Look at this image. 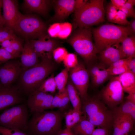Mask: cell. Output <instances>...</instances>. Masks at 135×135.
I'll list each match as a JSON object with an SVG mask.
<instances>
[{
  "instance_id": "cell-58",
  "label": "cell",
  "mask_w": 135,
  "mask_h": 135,
  "mask_svg": "<svg viewBox=\"0 0 135 135\" xmlns=\"http://www.w3.org/2000/svg\"><path fill=\"white\" fill-rule=\"evenodd\" d=\"M1 135H2L1 134Z\"/></svg>"
},
{
  "instance_id": "cell-40",
  "label": "cell",
  "mask_w": 135,
  "mask_h": 135,
  "mask_svg": "<svg viewBox=\"0 0 135 135\" xmlns=\"http://www.w3.org/2000/svg\"><path fill=\"white\" fill-rule=\"evenodd\" d=\"M108 69L112 76L114 75H120L128 72V69L126 65L113 68L110 69Z\"/></svg>"
},
{
  "instance_id": "cell-6",
  "label": "cell",
  "mask_w": 135,
  "mask_h": 135,
  "mask_svg": "<svg viewBox=\"0 0 135 135\" xmlns=\"http://www.w3.org/2000/svg\"><path fill=\"white\" fill-rule=\"evenodd\" d=\"M104 0H90L74 11V17L72 26L77 28H90V27L103 22L105 11Z\"/></svg>"
},
{
  "instance_id": "cell-5",
  "label": "cell",
  "mask_w": 135,
  "mask_h": 135,
  "mask_svg": "<svg viewBox=\"0 0 135 135\" xmlns=\"http://www.w3.org/2000/svg\"><path fill=\"white\" fill-rule=\"evenodd\" d=\"M65 41L71 46L86 62L90 63L96 58L98 52L93 42L90 28H74Z\"/></svg>"
},
{
  "instance_id": "cell-27",
  "label": "cell",
  "mask_w": 135,
  "mask_h": 135,
  "mask_svg": "<svg viewBox=\"0 0 135 135\" xmlns=\"http://www.w3.org/2000/svg\"><path fill=\"white\" fill-rule=\"evenodd\" d=\"M82 111H77L71 108L64 113L66 128H70L78 122L83 117Z\"/></svg>"
},
{
  "instance_id": "cell-55",
  "label": "cell",
  "mask_w": 135,
  "mask_h": 135,
  "mask_svg": "<svg viewBox=\"0 0 135 135\" xmlns=\"http://www.w3.org/2000/svg\"><path fill=\"white\" fill-rule=\"evenodd\" d=\"M2 6V0H0V27L5 26L2 15L1 12Z\"/></svg>"
},
{
  "instance_id": "cell-45",
  "label": "cell",
  "mask_w": 135,
  "mask_h": 135,
  "mask_svg": "<svg viewBox=\"0 0 135 135\" xmlns=\"http://www.w3.org/2000/svg\"><path fill=\"white\" fill-rule=\"evenodd\" d=\"M135 4V0H127L123 6L130 10L132 12L135 13V12L134 8V6Z\"/></svg>"
},
{
  "instance_id": "cell-28",
  "label": "cell",
  "mask_w": 135,
  "mask_h": 135,
  "mask_svg": "<svg viewBox=\"0 0 135 135\" xmlns=\"http://www.w3.org/2000/svg\"><path fill=\"white\" fill-rule=\"evenodd\" d=\"M68 71L65 68L54 77L56 88L58 90V94L62 92L65 88L68 81Z\"/></svg>"
},
{
  "instance_id": "cell-26",
  "label": "cell",
  "mask_w": 135,
  "mask_h": 135,
  "mask_svg": "<svg viewBox=\"0 0 135 135\" xmlns=\"http://www.w3.org/2000/svg\"><path fill=\"white\" fill-rule=\"evenodd\" d=\"M121 43V48L126 58H135V36H128L125 38Z\"/></svg>"
},
{
  "instance_id": "cell-50",
  "label": "cell",
  "mask_w": 135,
  "mask_h": 135,
  "mask_svg": "<svg viewBox=\"0 0 135 135\" xmlns=\"http://www.w3.org/2000/svg\"><path fill=\"white\" fill-rule=\"evenodd\" d=\"M12 38L6 39L1 42L0 43V45L1 46V47L5 48L11 46Z\"/></svg>"
},
{
  "instance_id": "cell-30",
  "label": "cell",
  "mask_w": 135,
  "mask_h": 135,
  "mask_svg": "<svg viewBox=\"0 0 135 135\" xmlns=\"http://www.w3.org/2000/svg\"><path fill=\"white\" fill-rule=\"evenodd\" d=\"M72 28V25L70 23H61L60 30L57 37L62 39H66L71 33Z\"/></svg>"
},
{
  "instance_id": "cell-54",
  "label": "cell",
  "mask_w": 135,
  "mask_h": 135,
  "mask_svg": "<svg viewBox=\"0 0 135 135\" xmlns=\"http://www.w3.org/2000/svg\"><path fill=\"white\" fill-rule=\"evenodd\" d=\"M130 24L128 25L133 33L135 32V20H131L129 22Z\"/></svg>"
},
{
  "instance_id": "cell-19",
  "label": "cell",
  "mask_w": 135,
  "mask_h": 135,
  "mask_svg": "<svg viewBox=\"0 0 135 135\" xmlns=\"http://www.w3.org/2000/svg\"><path fill=\"white\" fill-rule=\"evenodd\" d=\"M20 57L22 70L33 67L40 62L34 48L28 39H26Z\"/></svg>"
},
{
  "instance_id": "cell-18",
  "label": "cell",
  "mask_w": 135,
  "mask_h": 135,
  "mask_svg": "<svg viewBox=\"0 0 135 135\" xmlns=\"http://www.w3.org/2000/svg\"><path fill=\"white\" fill-rule=\"evenodd\" d=\"M134 121L127 116L113 114L110 130H112V135H128L132 130Z\"/></svg>"
},
{
  "instance_id": "cell-2",
  "label": "cell",
  "mask_w": 135,
  "mask_h": 135,
  "mask_svg": "<svg viewBox=\"0 0 135 135\" xmlns=\"http://www.w3.org/2000/svg\"><path fill=\"white\" fill-rule=\"evenodd\" d=\"M65 112L58 109L32 112L26 131L29 135H57Z\"/></svg>"
},
{
  "instance_id": "cell-37",
  "label": "cell",
  "mask_w": 135,
  "mask_h": 135,
  "mask_svg": "<svg viewBox=\"0 0 135 135\" xmlns=\"http://www.w3.org/2000/svg\"><path fill=\"white\" fill-rule=\"evenodd\" d=\"M60 28V23L56 22L51 25L48 28L47 33L50 37L54 38L58 37Z\"/></svg>"
},
{
  "instance_id": "cell-3",
  "label": "cell",
  "mask_w": 135,
  "mask_h": 135,
  "mask_svg": "<svg viewBox=\"0 0 135 135\" xmlns=\"http://www.w3.org/2000/svg\"><path fill=\"white\" fill-rule=\"evenodd\" d=\"M81 111L88 120L95 126L108 132L112 126L113 114L111 110L98 97L88 98L81 102Z\"/></svg>"
},
{
  "instance_id": "cell-15",
  "label": "cell",
  "mask_w": 135,
  "mask_h": 135,
  "mask_svg": "<svg viewBox=\"0 0 135 135\" xmlns=\"http://www.w3.org/2000/svg\"><path fill=\"white\" fill-rule=\"evenodd\" d=\"M54 13L51 19L54 22H61L68 18L75 8V0H52Z\"/></svg>"
},
{
  "instance_id": "cell-48",
  "label": "cell",
  "mask_w": 135,
  "mask_h": 135,
  "mask_svg": "<svg viewBox=\"0 0 135 135\" xmlns=\"http://www.w3.org/2000/svg\"><path fill=\"white\" fill-rule=\"evenodd\" d=\"M106 11L116 14L118 11V9L111 3L109 4L106 7Z\"/></svg>"
},
{
  "instance_id": "cell-49",
  "label": "cell",
  "mask_w": 135,
  "mask_h": 135,
  "mask_svg": "<svg viewBox=\"0 0 135 135\" xmlns=\"http://www.w3.org/2000/svg\"><path fill=\"white\" fill-rule=\"evenodd\" d=\"M57 135H75L71 130L70 128H66L65 129L60 130Z\"/></svg>"
},
{
  "instance_id": "cell-24",
  "label": "cell",
  "mask_w": 135,
  "mask_h": 135,
  "mask_svg": "<svg viewBox=\"0 0 135 135\" xmlns=\"http://www.w3.org/2000/svg\"><path fill=\"white\" fill-rule=\"evenodd\" d=\"M66 87L73 109L76 110L81 111L82 103L80 94L70 80L68 81Z\"/></svg>"
},
{
  "instance_id": "cell-31",
  "label": "cell",
  "mask_w": 135,
  "mask_h": 135,
  "mask_svg": "<svg viewBox=\"0 0 135 135\" xmlns=\"http://www.w3.org/2000/svg\"><path fill=\"white\" fill-rule=\"evenodd\" d=\"M63 61L65 68L68 71L75 67L78 62L76 55L73 53H68Z\"/></svg>"
},
{
  "instance_id": "cell-35",
  "label": "cell",
  "mask_w": 135,
  "mask_h": 135,
  "mask_svg": "<svg viewBox=\"0 0 135 135\" xmlns=\"http://www.w3.org/2000/svg\"><path fill=\"white\" fill-rule=\"evenodd\" d=\"M70 101L66 87L63 92V95L58 108L62 111H66Z\"/></svg>"
},
{
  "instance_id": "cell-8",
  "label": "cell",
  "mask_w": 135,
  "mask_h": 135,
  "mask_svg": "<svg viewBox=\"0 0 135 135\" xmlns=\"http://www.w3.org/2000/svg\"><path fill=\"white\" fill-rule=\"evenodd\" d=\"M28 119L27 104H22L6 109L0 114V126L9 129L26 130Z\"/></svg>"
},
{
  "instance_id": "cell-9",
  "label": "cell",
  "mask_w": 135,
  "mask_h": 135,
  "mask_svg": "<svg viewBox=\"0 0 135 135\" xmlns=\"http://www.w3.org/2000/svg\"><path fill=\"white\" fill-rule=\"evenodd\" d=\"M98 97L112 110L123 101L124 91L118 76H112Z\"/></svg>"
},
{
  "instance_id": "cell-17",
  "label": "cell",
  "mask_w": 135,
  "mask_h": 135,
  "mask_svg": "<svg viewBox=\"0 0 135 135\" xmlns=\"http://www.w3.org/2000/svg\"><path fill=\"white\" fill-rule=\"evenodd\" d=\"M100 53V63L106 67H109L112 63L119 60L126 58L120 43L110 45Z\"/></svg>"
},
{
  "instance_id": "cell-34",
  "label": "cell",
  "mask_w": 135,
  "mask_h": 135,
  "mask_svg": "<svg viewBox=\"0 0 135 135\" xmlns=\"http://www.w3.org/2000/svg\"><path fill=\"white\" fill-rule=\"evenodd\" d=\"M126 18V14L121 10H119L116 14L113 23L122 25H128L130 24V22Z\"/></svg>"
},
{
  "instance_id": "cell-51",
  "label": "cell",
  "mask_w": 135,
  "mask_h": 135,
  "mask_svg": "<svg viewBox=\"0 0 135 135\" xmlns=\"http://www.w3.org/2000/svg\"><path fill=\"white\" fill-rule=\"evenodd\" d=\"M88 1L87 0H75V10L83 6L86 4Z\"/></svg>"
},
{
  "instance_id": "cell-53",
  "label": "cell",
  "mask_w": 135,
  "mask_h": 135,
  "mask_svg": "<svg viewBox=\"0 0 135 135\" xmlns=\"http://www.w3.org/2000/svg\"><path fill=\"white\" fill-rule=\"evenodd\" d=\"M126 99L127 100L135 104V93L129 94Z\"/></svg>"
},
{
  "instance_id": "cell-14",
  "label": "cell",
  "mask_w": 135,
  "mask_h": 135,
  "mask_svg": "<svg viewBox=\"0 0 135 135\" xmlns=\"http://www.w3.org/2000/svg\"><path fill=\"white\" fill-rule=\"evenodd\" d=\"M29 41L38 58L45 56L52 59L53 51L60 46L59 41L50 36L37 40L30 39Z\"/></svg>"
},
{
  "instance_id": "cell-41",
  "label": "cell",
  "mask_w": 135,
  "mask_h": 135,
  "mask_svg": "<svg viewBox=\"0 0 135 135\" xmlns=\"http://www.w3.org/2000/svg\"><path fill=\"white\" fill-rule=\"evenodd\" d=\"M126 65L128 69V72L135 75V58H128Z\"/></svg>"
},
{
  "instance_id": "cell-44",
  "label": "cell",
  "mask_w": 135,
  "mask_h": 135,
  "mask_svg": "<svg viewBox=\"0 0 135 135\" xmlns=\"http://www.w3.org/2000/svg\"><path fill=\"white\" fill-rule=\"evenodd\" d=\"M92 135H108V132L104 129L98 128L94 129Z\"/></svg>"
},
{
  "instance_id": "cell-10",
  "label": "cell",
  "mask_w": 135,
  "mask_h": 135,
  "mask_svg": "<svg viewBox=\"0 0 135 135\" xmlns=\"http://www.w3.org/2000/svg\"><path fill=\"white\" fill-rule=\"evenodd\" d=\"M70 70V80L78 92L82 102L88 97L87 90L90 76L89 72L84 65L80 62Z\"/></svg>"
},
{
  "instance_id": "cell-21",
  "label": "cell",
  "mask_w": 135,
  "mask_h": 135,
  "mask_svg": "<svg viewBox=\"0 0 135 135\" xmlns=\"http://www.w3.org/2000/svg\"><path fill=\"white\" fill-rule=\"evenodd\" d=\"M51 0H24V7L30 12H34L46 16L48 13Z\"/></svg>"
},
{
  "instance_id": "cell-39",
  "label": "cell",
  "mask_w": 135,
  "mask_h": 135,
  "mask_svg": "<svg viewBox=\"0 0 135 135\" xmlns=\"http://www.w3.org/2000/svg\"><path fill=\"white\" fill-rule=\"evenodd\" d=\"M0 56L2 64L4 63L11 59L17 58L18 57L12 55L4 48H0Z\"/></svg>"
},
{
  "instance_id": "cell-4",
  "label": "cell",
  "mask_w": 135,
  "mask_h": 135,
  "mask_svg": "<svg viewBox=\"0 0 135 135\" xmlns=\"http://www.w3.org/2000/svg\"><path fill=\"white\" fill-rule=\"evenodd\" d=\"M91 30L98 53L110 45L121 43L125 38L133 33L128 25L107 24Z\"/></svg>"
},
{
  "instance_id": "cell-16",
  "label": "cell",
  "mask_w": 135,
  "mask_h": 135,
  "mask_svg": "<svg viewBox=\"0 0 135 135\" xmlns=\"http://www.w3.org/2000/svg\"><path fill=\"white\" fill-rule=\"evenodd\" d=\"M2 16L5 26L14 32L16 22L21 14L18 10L17 1L2 0Z\"/></svg>"
},
{
  "instance_id": "cell-38",
  "label": "cell",
  "mask_w": 135,
  "mask_h": 135,
  "mask_svg": "<svg viewBox=\"0 0 135 135\" xmlns=\"http://www.w3.org/2000/svg\"><path fill=\"white\" fill-rule=\"evenodd\" d=\"M10 46L18 54L21 55L24 46L22 41L16 36L12 38Z\"/></svg>"
},
{
  "instance_id": "cell-46",
  "label": "cell",
  "mask_w": 135,
  "mask_h": 135,
  "mask_svg": "<svg viewBox=\"0 0 135 135\" xmlns=\"http://www.w3.org/2000/svg\"><path fill=\"white\" fill-rule=\"evenodd\" d=\"M111 3L118 9L122 7L126 2V0H111Z\"/></svg>"
},
{
  "instance_id": "cell-42",
  "label": "cell",
  "mask_w": 135,
  "mask_h": 135,
  "mask_svg": "<svg viewBox=\"0 0 135 135\" xmlns=\"http://www.w3.org/2000/svg\"><path fill=\"white\" fill-rule=\"evenodd\" d=\"M62 95L63 92L59 94H58L54 96L52 102L51 109L58 108Z\"/></svg>"
},
{
  "instance_id": "cell-47",
  "label": "cell",
  "mask_w": 135,
  "mask_h": 135,
  "mask_svg": "<svg viewBox=\"0 0 135 135\" xmlns=\"http://www.w3.org/2000/svg\"><path fill=\"white\" fill-rule=\"evenodd\" d=\"M123 12L126 15L127 17H131L135 18V13L132 12L128 9L124 7H122L118 9Z\"/></svg>"
},
{
  "instance_id": "cell-43",
  "label": "cell",
  "mask_w": 135,
  "mask_h": 135,
  "mask_svg": "<svg viewBox=\"0 0 135 135\" xmlns=\"http://www.w3.org/2000/svg\"><path fill=\"white\" fill-rule=\"evenodd\" d=\"M128 58L119 60L112 63L108 68L110 69L113 68L119 67L126 65Z\"/></svg>"
},
{
  "instance_id": "cell-22",
  "label": "cell",
  "mask_w": 135,
  "mask_h": 135,
  "mask_svg": "<svg viewBox=\"0 0 135 135\" xmlns=\"http://www.w3.org/2000/svg\"><path fill=\"white\" fill-rule=\"evenodd\" d=\"M95 127L84 115L83 118L70 129L75 135H92Z\"/></svg>"
},
{
  "instance_id": "cell-7",
  "label": "cell",
  "mask_w": 135,
  "mask_h": 135,
  "mask_svg": "<svg viewBox=\"0 0 135 135\" xmlns=\"http://www.w3.org/2000/svg\"><path fill=\"white\" fill-rule=\"evenodd\" d=\"M47 29L46 24L37 16L21 14L16 22L14 32L26 39H39L50 36Z\"/></svg>"
},
{
  "instance_id": "cell-12",
  "label": "cell",
  "mask_w": 135,
  "mask_h": 135,
  "mask_svg": "<svg viewBox=\"0 0 135 135\" xmlns=\"http://www.w3.org/2000/svg\"><path fill=\"white\" fill-rule=\"evenodd\" d=\"M21 71L19 60L14 58L7 61L0 66V83L6 86H12L18 79Z\"/></svg>"
},
{
  "instance_id": "cell-52",
  "label": "cell",
  "mask_w": 135,
  "mask_h": 135,
  "mask_svg": "<svg viewBox=\"0 0 135 135\" xmlns=\"http://www.w3.org/2000/svg\"><path fill=\"white\" fill-rule=\"evenodd\" d=\"M106 13L107 18L108 21L113 23L116 14H113L107 11H106Z\"/></svg>"
},
{
  "instance_id": "cell-57",
  "label": "cell",
  "mask_w": 135,
  "mask_h": 135,
  "mask_svg": "<svg viewBox=\"0 0 135 135\" xmlns=\"http://www.w3.org/2000/svg\"><path fill=\"white\" fill-rule=\"evenodd\" d=\"M1 64H0V65Z\"/></svg>"
},
{
  "instance_id": "cell-59",
  "label": "cell",
  "mask_w": 135,
  "mask_h": 135,
  "mask_svg": "<svg viewBox=\"0 0 135 135\" xmlns=\"http://www.w3.org/2000/svg\"></svg>"
},
{
  "instance_id": "cell-20",
  "label": "cell",
  "mask_w": 135,
  "mask_h": 135,
  "mask_svg": "<svg viewBox=\"0 0 135 135\" xmlns=\"http://www.w3.org/2000/svg\"><path fill=\"white\" fill-rule=\"evenodd\" d=\"M92 83L98 87L112 77L109 70L101 63L92 65L88 70Z\"/></svg>"
},
{
  "instance_id": "cell-29",
  "label": "cell",
  "mask_w": 135,
  "mask_h": 135,
  "mask_svg": "<svg viewBox=\"0 0 135 135\" xmlns=\"http://www.w3.org/2000/svg\"><path fill=\"white\" fill-rule=\"evenodd\" d=\"M54 74L46 79L38 88L36 91L53 93L55 92L56 88Z\"/></svg>"
},
{
  "instance_id": "cell-56",
  "label": "cell",
  "mask_w": 135,
  "mask_h": 135,
  "mask_svg": "<svg viewBox=\"0 0 135 135\" xmlns=\"http://www.w3.org/2000/svg\"><path fill=\"white\" fill-rule=\"evenodd\" d=\"M2 64V63H1V59H0V64Z\"/></svg>"
},
{
  "instance_id": "cell-33",
  "label": "cell",
  "mask_w": 135,
  "mask_h": 135,
  "mask_svg": "<svg viewBox=\"0 0 135 135\" xmlns=\"http://www.w3.org/2000/svg\"><path fill=\"white\" fill-rule=\"evenodd\" d=\"M12 29L4 26L0 27V43L4 40L13 38L16 36Z\"/></svg>"
},
{
  "instance_id": "cell-32",
  "label": "cell",
  "mask_w": 135,
  "mask_h": 135,
  "mask_svg": "<svg viewBox=\"0 0 135 135\" xmlns=\"http://www.w3.org/2000/svg\"><path fill=\"white\" fill-rule=\"evenodd\" d=\"M68 53L66 48L63 47H59L53 51V58L56 62L60 63L63 61Z\"/></svg>"
},
{
  "instance_id": "cell-13",
  "label": "cell",
  "mask_w": 135,
  "mask_h": 135,
  "mask_svg": "<svg viewBox=\"0 0 135 135\" xmlns=\"http://www.w3.org/2000/svg\"><path fill=\"white\" fill-rule=\"evenodd\" d=\"M22 94L17 85L6 86L0 83V110L22 103Z\"/></svg>"
},
{
  "instance_id": "cell-1",
  "label": "cell",
  "mask_w": 135,
  "mask_h": 135,
  "mask_svg": "<svg viewBox=\"0 0 135 135\" xmlns=\"http://www.w3.org/2000/svg\"><path fill=\"white\" fill-rule=\"evenodd\" d=\"M41 61L35 66L22 70L18 79L17 86L28 96L40 87L47 77L56 68L52 59L41 57Z\"/></svg>"
},
{
  "instance_id": "cell-36",
  "label": "cell",
  "mask_w": 135,
  "mask_h": 135,
  "mask_svg": "<svg viewBox=\"0 0 135 135\" xmlns=\"http://www.w3.org/2000/svg\"><path fill=\"white\" fill-rule=\"evenodd\" d=\"M0 133L2 135H29L18 129H9L1 126Z\"/></svg>"
},
{
  "instance_id": "cell-11",
  "label": "cell",
  "mask_w": 135,
  "mask_h": 135,
  "mask_svg": "<svg viewBox=\"0 0 135 135\" xmlns=\"http://www.w3.org/2000/svg\"><path fill=\"white\" fill-rule=\"evenodd\" d=\"M54 96L49 92L35 91L28 95L27 105L32 113L51 109Z\"/></svg>"
},
{
  "instance_id": "cell-25",
  "label": "cell",
  "mask_w": 135,
  "mask_h": 135,
  "mask_svg": "<svg viewBox=\"0 0 135 135\" xmlns=\"http://www.w3.org/2000/svg\"><path fill=\"white\" fill-rule=\"evenodd\" d=\"M111 110L113 114L127 116L135 121V104L127 100Z\"/></svg>"
},
{
  "instance_id": "cell-23",
  "label": "cell",
  "mask_w": 135,
  "mask_h": 135,
  "mask_svg": "<svg viewBox=\"0 0 135 135\" xmlns=\"http://www.w3.org/2000/svg\"><path fill=\"white\" fill-rule=\"evenodd\" d=\"M118 77L124 92L128 94L135 93V75L128 72Z\"/></svg>"
}]
</instances>
